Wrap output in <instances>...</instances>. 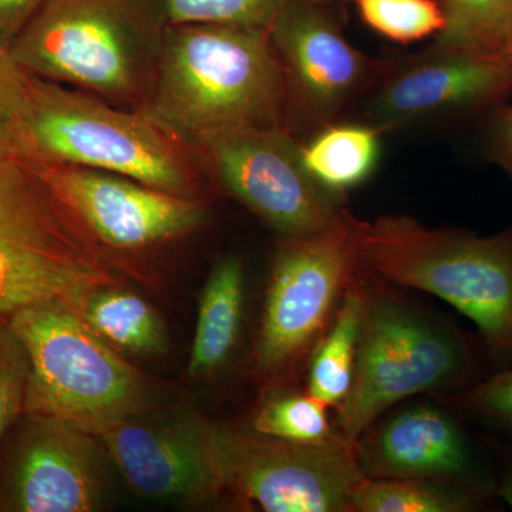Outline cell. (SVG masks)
<instances>
[{"label": "cell", "instance_id": "cell-28", "mask_svg": "<svg viewBox=\"0 0 512 512\" xmlns=\"http://www.w3.org/2000/svg\"><path fill=\"white\" fill-rule=\"evenodd\" d=\"M29 82L30 74L19 66L10 47L0 40V128L8 136L25 106Z\"/></svg>", "mask_w": 512, "mask_h": 512}, {"label": "cell", "instance_id": "cell-9", "mask_svg": "<svg viewBox=\"0 0 512 512\" xmlns=\"http://www.w3.org/2000/svg\"><path fill=\"white\" fill-rule=\"evenodd\" d=\"M202 170L279 237L338 227L349 211L306 170L301 143L286 127L235 126L191 138Z\"/></svg>", "mask_w": 512, "mask_h": 512}, {"label": "cell", "instance_id": "cell-31", "mask_svg": "<svg viewBox=\"0 0 512 512\" xmlns=\"http://www.w3.org/2000/svg\"><path fill=\"white\" fill-rule=\"evenodd\" d=\"M498 494L503 498L505 504L510 505L512 510V457L505 461L503 476L498 484Z\"/></svg>", "mask_w": 512, "mask_h": 512}, {"label": "cell", "instance_id": "cell-14", "mask_svg": "<svg viewBox=\"0 0 512 512\" xmlns=\"http://www.w3.org/2000/svg\"><path fill=\"white\" fill-rule=\"evenodd\" d=\"M107 454L94 434L23 413L0 444V512H93L106 504Z\"/></svg>", "mask_w": 512, "mask_h": 512}, {"label": "cell", "instance_id": "cell-21", "mask_svg": "<svg viewBox=\"0 0 512 512\" xmlns=\"http://www.w3.org/2000/svg\"><path fill=\"white\" fill-rule=\"evenodd\" d=\"M485 494L461 485L404 478H363L353 494V512H473Z\"/></svg>", "mask_w": 512, "mask_h": 512}, {"label": "cell", "instance_id": "cell-25", "mask_svg": "<svg viewBox=\"0 0 512 512\" xmlns=\"http://www.w3.org/2000/svg\"><path fill=\"white\" fill-rule=\"evenodd\" d=\"M289 0H161L168 25L221 23L271 29Z\"/></svg>", "mask_w": 512, "mask_h": 512}, {"label": "cell", "instance_id": "cell-34", "mask_svg": "<svg viewBox=\"0 0 512 512\" xmlns=\"http://www.w3.org/2000/svg\"><path fill=\"white\" fill-rule=\"evenodd\" d=\"M511 59H512V53H511Z\"/></svg>", "mask_w": 512, "mask_h": 512}, {"label": "cell", "instance_id": "cell-11", "mask_svg": "<svg viewBox=\"0 0 512 512\" xmlns=\"http://www.w3.org/2000/svg\"><path fill=\"white\" fill-rule=\"evenodd\" d=\"M227 493L266 512H353L365 478L355 443L306 444L220 426Z\"/></svg>", "mask_w": 512, "mask_h": 512}, {"label": "cell", "instance_id": "cell-32", "mask_svg": "<svg viewBox=\"0 0 512 512\" xmlns=\"http://www.w3.org/2000/svg\"><path fill=\"white\" fill-rule=\"evenodd\" d=\"M16 153L8 134L0 128V167Z\"/></svg>", "mask_w": 512, "mask_h": 512}, {"label": "cell", "instance_id": "cell-7", "mask_svg": "<svg viewBox=\"0 0 512 512\" xmlns=\"http://www.w3.org/2000/svg\"><path fill=\"white\" fill-rule=\"evenodd\" d=\"M126 262L104 251L18 151L0 167V316L123 285Z\"/></svg>", "mask_w": 512, "mask_h": 512}, {"label": "cell", "instance_id": "cell-17", "mask_svg": "<svg viewBox=\"0 0 512 512\" xmlns=\"http://www.w3.org/2000/svg\"><path fill=\"white\" fill-rule=\"evenodd\" d=\"M247 274L241 256L225 255L212 266L198 306L188 372L217 375L228 366L244 328Z\"/></svg>", "mask_w": 512, "mask_h": 512}, {"label": "cell", "instance_id": "cell-22", "mask_svg": "<svg viewBox=\"0 0 512 512\" xmlns=\"http://www.w3.org/2000/svg\"><path fill=\"white\" fill-rule=\"evenodd\" d=\"M444 28L434 42L511 59L512 0H439Z\"/></svg>", "mask_w": 512, "mask_h": 512}, {"label": "cell", "instance_id": "cell-12", "mask_svg": "<svg viewBox=\"0 0 512 512\" xmlns=\"http://www.w3.org/2000/svg\"><path fill=\"white\" fill-rule=\"evenodd\" d=\"M269 35L284 72L288 130L305 138L348 119L384 64L353 46L322 2L289 0Z\"/></svg>", "mask_w": 512, "mask_h": 512}, {"label": "cell", "instance_id": "cell-29", "mask_svg": "<svg viewBox=\"0 0 512 512\" xmlns=\"http://www.w3.org/2000/svg\"><path fill=\"white\" fill-rule=\"evenodd\" d=\"M483 123L488 157L512 180V106L505 103L497 107Z\"/></svg>", "mask_w": 512, "mask_h": 512}, {"label": "cell", "instance_id": "cell-3", "mask_svg": "<svg viewBox=\"0 0 512 512\" xmlns=\"http://www.w3.org/2000/svg\"><path fill=\"white\" fill-rule=\"evenodd\" d=\"M167 26L161 0H45L9 47L32 76L144 109Z\"/></svg>", "mask_w": 512, "mask_h": 512}, {"label": "cell", "instance_id": "cell-4", "mask_svg": "<svg viewBox=\"0 0 512 512\" xmlns=\"http://www.w3.org/2000/svg\"><path fill=\"white\" fill-rule=\"evenodd\" d=\"M359 352L352 389L335 409L336 431L355 443L384 413L423 393H448L476 375V357L456 326L359 264Z\"/></svg>", "mask_w": 512, "mask_h": 512}, {"label": "cell", "instance_id": "cell-19", "mask_svg": "<svg viewBox=\"0 0 512 512\" xmlns=\"http://www.w3.org/2000/svg\"><path fill=\"white\" fill-rule=\"evenodd\" d=\"M70 303L84 322L120 353L154 356L168 348L163 319L150 303L123 285L100 286Z\"/></svg>", "mask_w": 512, "mask_h": 512}, {"label": "cell", "instance_id": "cell-13", "mask_svg": "<svg viewBox=\"0 0 512 512\" xmlns=\"http://www.w3.org/2000/svg\"><path fill=\"white\" fill-rule=\"evenodd\" d=\"M26 161L96 244L121 261L195 234L210 217L204 197L79 165Z\"/></svg>", "mask_w": 512, "mask_h": 512}, {"label": "cell", "instance_id": "cell-23", "mask_svg": "<svg viewBox=\"0 0 512 512\" xmlns=\"http://www.w3.org/2000/svg\"><path fill=\"white\" fill-rule=\"evenodd\" d=\"M330 407L311 393L271 390L256 410L252 430L262 436L315 444L338 434L329 416Z\"/></svg>", "mask_w": 512, "mask_h": 512}, {"label": "cell", "instance_id": "cell-18", "mask_svg": "<svg viewBox=\"0 0 512 512\" xmlns=\"http://www.w3.org/2000/svg\"><path fill=\"white\" fill-rule=\"evenodd\" d=\"M382 136L362 121H336L302 141L303 164L320 187L343 198L375 173Z\"/></svg>", "mask_w": 512, "mask_h": 512}, {"label": "cell", "instance_id": "cell-16", "mask_svg": "<svg viewBox=\"0 0 512 512\" xmlns=\"http://www.w3.org/2000/svg\"><path fill=\"white\" fill-rule=\"evenodd\" d=\"M366 478H404L461 485L484 493L480 461L466 431L444 407L402 403L355 441Z\"/></svg>", "mask_w": 512, "mask_h": 512}, {"label": "cell", "instance_id": "cell-6", "mask_svg": "<svg viewBox=\"0 0 512 512\" xmlns=\"http://www.w3.org/2000/svg\"><path fill=\"white\" fill-rule=\"evenodd\" d=\"M8 320L28 353L26 413L97 436L150 409L147 376L104 342L69 299L33 303Z\"/></svg>", "mask_w": 512, "mask_h": 512}, {"label": "cell", "instance_id": "cell-33", "mask_svg": "<svg viewBox=\"0 0 512 512\" xmlns=\"http://www.w3.org/2000/svg\"><path fill=\"white\" fill-rule=\"evenodd\" d=\"M313 2L328 3V2H330V0H313Z\"/></svg>", "mask_w": 512, "mask_h": 512}, {"label": "cell", "instance_id": "cell-20", "mask_svg": "<svg viewBox=\"0 0 512 512\" xmlns=\"http://www.w3.org/2000/svg\"><path fill=\"white\" fill-rule=\"evenodd\" d=\"M360 322L362 295L353 276L332 323L313 349L306 366V392L330 409H338L352 389L359 352Z\"/></svg>", "mask_w": 512, "mask_h": 512}, {"label": "cell", "instance_id": "cell-15", "mask_svg": "<svg viewBox=\"0 0 512 512\" xmlns=\"http://www.w3.org/2000/svg\"><path fill=\"white\" fill-rule=\"evenodd\" d=\"M148 410L96 436L130 490L191 507L227 494L220 426L201 416L156 419Z\"/></svg>", "mask_w": 512, "mask_h": 512}, {"label": "cell", "instance_id": "cell-8", "mask_svg": "<svg viewBox=\"0 0 512 512\" xmlns=\"http://www.w3.org/2000/svg\"><path fill=\"white\" fill-rule=\"evenodd\" d=\"M357 218L309 237H279L251 353V373L268 390L305 375L359 266Z\"/></svg>", "mask_w": 512, "mask_h": 512}, {"label": "cell", "instance_id": "cell-26", "mask_svg": "<svg viewBox=\"0 0 512 512\" xmlns=\"http://www.w3.org/2000/svg\"><path fill=\"white\" fill-rule=\"evenodd\" d=\"M29 383L28 353L6 316H0V444L25 413Z\"/></svg>", "mask_w": 512, "mask_h": 512}, {"label": "cell", "instance_id": "cell-27", "mask_svg": "<svg viewBox=\"0 0 512 512\" xmlns=\"http://www.w3.org/2000/svg\"><path fill=\"white\" fill-rule=\"evenodd\" d=\"M457 402L481 419L512 431V369L477 383L460 394Z\"/></svg>", "mask_w": 512, "mask_h": 512}, {"label": "cell", "instance_id": "cell-5", "mask_svg": "<svg viewBox=\"0 0 512 512\" xmlns=\"http://www.w3.org/2000/svg\"><path fill=\"white\" fill-rule=\"evenodd\" d=\"M356 235L367 271L448 303L477 326L488 348L512 356V229L478 235L382 215L357 220Z\"/></svg>", "mask_w": 512, "mask_h": 512}, {"label": "cell", "instance_id": "cell-30", "mask_svg": "<svg viewBox=\"0 0 512 512\" xmlns=\"http://www.w3.org/2000/svg\"><path fill=\"white\" fill-rule=\"evenodd\" d=\"M45 0H0V40L12 45L35 18Z\"/></svg>", "mask_w": 512, "mask_h": 512}, {"label": "cell", "instance_id": "cell-2", "mask_svg": "<svg viewBox=\"0 0 512 512\" xmlns=\"http://www.w3.org/2000/svg\"><path fill=\"white\" fill-rule=\"evenodd\" d=\"M144 110L188 140L225 127L288 128L285 77L269 29L168 25Z\"/></svg>", "mask_w": 512, "mask_h": 512}, {"label": "cell", "instance_id": "cell-1", "mask_svg": "<svg viewBox=\"0 0 512 512\" xmlns=\"http://www.w3.org/2000/svg\"><path fill=\"white\" fill-rule=\"evenodd\" d=\"M10 141L33 163L69 164L204 197L207 174L191 141L144 109L116 106L30 74L28 97Z\"/></svg>", "mask_w": 512, "mask_h": 512}, {"label": "cell", "instance_id": "cell-24", "mask_svg": "<svg viewBox=\"0 0 512 512\" xmlns=\"http://www.w3.org/2000/svg\"><path fill=\"white\" fill-rule=\"evenodd\" d=\"M367 28L376 35L412 45L437 37L444 28L439 0H352Z\"/></svg>", "mask_w": 512, "mask_h": 512}, {"label": "cell", "instance_id": "cell-10", "mask_svg": "<svg viewBox=\"0 0 512 512\" xmlns=\"http://www.w3.org/2000/svg\"><path fill=\"white\" fill-rule=\"evenodd\" d=\"M511 94L510 59L434 42L412 55L386 57L350 116L383 134L443 131L483 121Z\"/></svg>", "mask_w": 512, "mask_h": 512}]
</instances>
